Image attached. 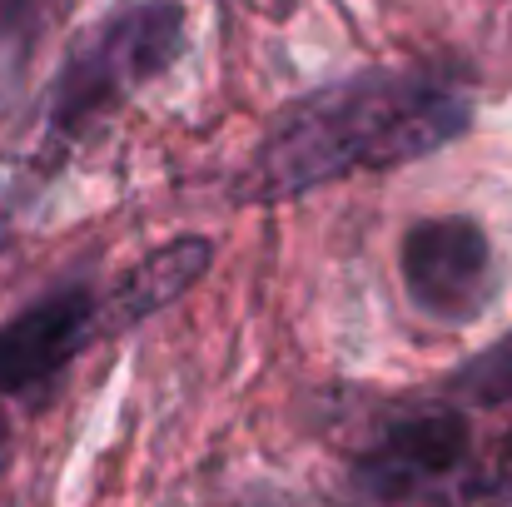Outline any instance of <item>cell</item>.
<instances>
[{
    "mask_svg": "<svg viewBox=\"0 0 512 507\" xmlns=\"http://www.w3.org/2000/svg\"><path fill=\"white\" fill-rule=\"evenodd\" d=\"M468 130V100L453 80L388 70L353 75L279 115L249 174L254 199L309 194L358 169H388Z\"/></svg>",
    "mask_w": 512,
    "mask_h": 507,
    "instance_id": "6da1fadb",
    "label": "cell"
},
{
    "mask_svg": "<svg viewBox=\"0 0 512 507\" xmlns=\"http://www.w3.org/2000/svg\"><path fill=\"white\" fill-rule=\"evenodd\" d=\"M473 428L453 408L408 413L403 423L383 428V438L358 458V488L378 507H423L443 493L458 503L468 483Z\"/></svg>",
    "mask_w": 512,
    "mask_h": 507,
    "instance_id": "7a4b0ae2",
    "label": "cell"
},
{
    "mask_svg": "<svg viewBox=\"0 0 512 507\" xmlns=\"http://www.w3.org/2000/svg\"><path fill=\"white\" fill-rule=\"evenodd\" d=\"M179 30H184V15L165 0H150V5L120 15L110 30H100V40L85 45V55L70 60V70L60 80V95H55V110H50L55 130L60 135L80 130L90 115H100L130 85L165 70L179 55Z\"/></svg>",
    "mask_w": 512,
    "mask_h": 507,
    "instance_id": "3957f363",
    "label": "cell"
},
{
    "mask_svg": "<svg viewBox=\"0 0 512 507\" xmlns=\"http://www.w3.org/2000/svg\"><path fill=\"white\" fill-rule=\"evenodd\" d=\"M403 289L423 314L468 324L493 299V244L473 219H423L403 239Z\"/></svg>",
    "mask_w": 512,
    "mask_h": 507,
    "instance_id": "277c9868",
    "label": "cell"
},
{
    "mask_svg": "<svg viewBox=\"0 0 512 507\" xmlns=\"http://www.w3.org/2000/svg\"><path fill=\"white\" fill-rule=\"evenodd\" d=\"M95 329V299L85 289L50 294L0 329V393H30L50 383Z\"/></svg>",
    "mask_w": 512,
    "mask_h": 507,
    "instance_id": "5b68a950",
    "label": "cell"
},
{
    "mask_svg": "<svg viewBox=\"0 0 512 507\" xmlns=\"http://www.w3.org/2000/svg\"><path fill=\"white\" fill-rule=\"evenodd\" d=\"M209 259H214V249H209L204 239H174L170 249L150 254V259L130 274V284H125L120 299H115V314H120V319H145V314H155L160 304H170L174 294H184V289L204 274Z\"/></svg>",
    "mask_w": 512,
    "mask_h": 507,
    "instance_id": "8992f818",
    "label": "cell"
},
{
    "mask_svg": "<svg viewBox=\"0 0 512 507\" xmlns=\"http://www.w3.org/2000/svg\"><path fill=\"white\" fill-rule=\"evenodd\" d=\"M463 388H473L478 398H503L512 393V334L503 343H493L468 373H463Z\"/></svg>",
    "mask_w": 512,
    "mask_h": 507,
    "instance_id": "52a82bcc",
    "label": "cell"
},
{
    "mask_svg": "<svg viewBox=\"0 0 512 507\" xmlns=\"http://www.w3.org/2000/svg\"><path fill=\"white\" fill-rule=\"evenodd\" d=\"M15 10H20V0H0V35L10 30V20H15Z\"/></svg>",
    "mask_w": 512,
    "mask_h": 507,
    "instance_id": "ba28073f",
    "label": "cell"
}]
</instances>
